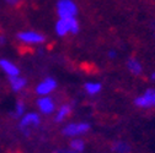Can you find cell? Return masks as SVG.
Returning a JSON list of instances; mask_svg holds the SVG:
<instances>
[{
  "mask_svg": "<svg viewBox=\"0 0 155 153\" xmlns=\"http://www.w3.org/2000/svg\"><path fill=\"white\" fill-rule=\"evenodd\" d=\"M55 32L58 36H65L68 32L70 33H78L79 32V23H78L75 17H68V18H59L55 23Z\"/></svg>",
  "mask_w": 155,
  "mask_h": 153,
  "instance_id": "1",
  "label": "cell"
},
{
  "mask_svg": "<svg viewBox=\"0 0 155 153\" xmlns=\"http://www.w3.org/2000/svg\"><path fill=\"white\" fill-rule=\"evenodd\" d=\"M38 125H40V115L37 113H27L21 117L18 129L25 136H30L31 130L33 127H37Z\"/></svg>",
  "mask_w": 155,
  "mask_h": 153,
  "instance_id": "2",
  "label": "cell"
},
{
  "mask_svg": "<svg viewBox=\"0 0 155 153\" xmlns=\"http://www.w3.org/2000/svg\"><path fill=\"white\" fill-rule=\"evenodd\" d=\"M57 14L59 16V18L75 17V15L78 14V6L73 0H58Z\"/></svg>",
  "mask_w": 155,
  "mask_h": 153,
  "instance_id": "3",
  "label": "cell"
},
{
  "mask_svg": "<svg viewBox=\"0 0 155 153\" xmlns=\"http://www.w3.org/2000/svg\"><path fill=\"white\" fill-rule=\"evenodd\" d=\"M17 39L24 43L41 44L46 41V37L38 32H35V31H24V32L17 33Z\"/></svg>",
  "mask_w": 155,
  "mask_h": 153,
  "instance_id": "4",
  "label": "cell"
},
{
  "mask_svg": "<svg viewBox=\"0 0 155 153\" xmlns=\"http://www.w3.org/2000/svg\"><path fill=\"white\" fill-rule=\"evenodd\" d=\"M134 104L139 108H151L155 107V89L149 88L144 92V94L139 95L134 99Z\"/></svg>",
  "mask_w": 155,
  "mask_h": 153,
  "instance_id": "5",
  "label": "cell"
},
{
  "mask_svg": "<svg viewBox=\"0 0 155 153\" xmlns=\"http://www.w3.org/2000/svg\"><path fill=\"white\" fill-rule=\"evenodd\" d=\"M55 87H57V81L52 77H47L36 87V92L40 95H47L48 93L54 91Z\"/></svg>",
  "mask_w": 155,
  "mask_h": 153,
  "instance_id": "6",
  "label": "cell"
},
{
  "mask_svg": "<svg viewBox=\"0 0 155 153\" xmlns=\"http://www.w3.org/2000/svg\"><path fill=\"white\" fill-rule=\"evenodd\" d=\"M37 105H38V108H40V110L43 114H51L55 109L53 99L47 97V95H43V97H41L40 99H38L37 101Z\"/></svg>",
  "mask_w": 155,
  "mask_h": 153,
  "instance_id": "7",
  "label": "cell"
},
{
  "mask_svg": "<svg viewBox=\"0 0 155 153\" xmlns=\"http://www.w3.org/2000/svg\"><path fill=\"white\" fill-rule=\"evenodd\" d=\"M0 69H2L9 77L10 76H18V73H20V69L16 65H14L10 60H6V59H0Z\"/></svg>",
  "mask_w": 155,
  "mask_h": 153,
  "instance_id": "8",
  "label": "cell"
},
{
  "mask_svg": "<svg viewBox=\"0 0 155 153\" xmlns=\"http://www.w3.org/2000/svg\"><path fill=\"white\" fill-rule=\"evenodd\" d=\"M9 81H10V86H11L12 91H15V92H18L22 88H25V86L27 83V81L24 77H20V76H10Z\"/></svg>",
  "mask_w": 155,
  "mask_h": 153,
  "instance_id": "9",
  "label": "cell"
},
{
  "mask_svg": "<svg viewBox=\"0 0 155 153\" xmlns=\"http://www.w3.org/2000/svg\"><path fill=\"white\" fill-rule=\"evenodd\" d=\"M127 69L133 73V75H140L143 71V67L140 63L135 59V58H129L127 60Z\"/></svg>",
  "mask_w": 155,
  "mask_h": 153,
  "instance_id": "10",
  "label": "cell"
},
{
  "mask_svg": "<svg viewBox=\"0 0 155 153\" xmlns=\"http://www.w3.org/2000/svg\"><path fill=\"white\" fill-rule=\"evenodd\" d=\"M70 111H71V105H69V104H64V105H62V107L59 108V110L57 111L55 121H57V123L63 121V120L69 115V114H70Z\"/></svg>",
  "mask_w": 155,
  "mask_h": 153,
  "instance_id": "11",
  "label": "cell"
},
{
  "mask_svg": "<svg viewBox=\"0 0 155 153\" xmlns=\"http://www.w3.org/2000/svg\"><path fill=\"white\" fill-rule=\"evenodd\" d=\"M112 151L116 153H129L130 147L128 143L123 141H114L112 143Z\"/></svg>",
  "mask_w": 155,
  "mask_h": 153,
  "instance_id": "12",
  "label": "cell"
},
{
  "mask_svg": "<svg viewBox=\"0 0 155 153\" xmlns=\"http://www.w3.org/2000/svg\"><path fill=\"white\" fill-rule=\"evenodd\" d=\"M63 135H64V136H69V137L80 135L79 126H78V124H73V123H71V124H68L67 126H64V129H63Z\"/></svg>",
  "mask_w": 155,
  "mask_h": 153,
  "instance_id": "13",
  "label": "cell"
},
{
  "mask_svg": "<svg viewBox=\"0 0 155 153\" xmlns=\"http://www.w3.org/2000/svg\"><path fill=\"white\" fill-rule=\"evenodd\" d=\"M24 113H25V103H24L22 101H17V103H16L14 110L10 113V115H11L12 118L17 119V118H21V117L24 115Z\"/></svg>",
  "mask_w": 155,
  "mask_h": 153,
  "instance_id": "14",
  "label": "cell"
},
{
  "mask_svg": "<svg viewBox=\"0 0 155 153\" xmlns=\"http://www.w3.org/2000/svg\"><path fill=\"white\" fill-rule=\"evenodd\" d=\"M84 88L89 94H96L101 91L102 85L100 82H87V83H85Z\"/></svg>",
  "mask_w": 155,
  "mask_h": 153,
  "instance_id": "15",
  "label": "cell"
},
{
  "mask_svg": "<svg viewBox=\"0 0 155 153\" xmlns=\"http://www.w3.org/2000/svg\"><path fill=\"white\" fill-rule=\"evenodd\" d=\"M70 148L76 151V152H83L84 148H85V143L80 139H74V140L70 141Z\"/></svg>",
  "mask_w": 155,
  "mask_h": 153,
  "instance_id": "16",
  "label": "cell"
},
{
  "mask_svg": "<svg viewBox=\"0 0 155 153\" xmlns=\"http://www.w3.org/2000/svg\"><path fill=\"white\" fill-rule=\"evenodd\" d=\"M53 153H81V152H76L74 149H57Z\"/></svg>",
  "mask_w": 155,
  "mask_h": 153,
  "instance_id": "17",
  "label": "cell"
},
{
  "mask_svg": "<svg viewBox=\"0 0 155 153\" xmlns=\"http://www.w3.org/2000/svg\"><path fill=\"white\" fill-rule=\"evenodd\" d=\"M5 3H8L9 5H17L18 3H20V0H4Z\"/></svg>",
  "mask_w": 155,
  "mask_h": 153,
  "instance_id": "18",
  "label": "cell"
},
{
  "mask_svg": "<svg viewBox=\"0 0 155 153\" xmlns=\"http://www.w3.org/2000/svg\"><path fill=\"white\" fill-rule=\"evenodd\" d=\"M108 56H110L111 59H114L116 56H117V53H116L114 50H111V52H108Z\"/></svg>",
  "mask_w": 155,
  "mask_h": 153,
  "instance_id": "19",
  "label": "cell"
},
{
  "mask_svg": "<svg viewBox=\"0 0 155 153\" xmlns=\"http://www.w3.org/2000/svg\"><path fill=\"white\" fill-rule=\"evenodd\" d=\"M5 43V38L3 36H0V44H4Z\"/></svg>",
  "mask_w": 155,
  "mask_h": 153,
  "instance_id": "20",
  "label": "cell"
},
{
  "mask_svg": "<svg viewBox=\"0 0 155 153\" xmlns=\"http://www.w3.org/2000/svg\"><path fill=\"white\" fill-rule=\"evenodd\" d=\"M150 80H153V81L155 80V72H153V73L150 75Z\"/></svg>",
  "mask_w": 155,
  "mask_h": 153,
  "instance_id": "21",
  "label": "cell"
}]
</instances>
